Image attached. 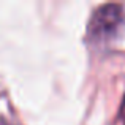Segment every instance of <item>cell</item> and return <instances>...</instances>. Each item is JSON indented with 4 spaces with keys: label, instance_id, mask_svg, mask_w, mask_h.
<instances>
[{
    "label": "cell",
    "instance_id": "cell-1",
    "mask_svg": "<svg viewBox=\"0 0 125 125\" xmlns=\"http://www.w3.org/2000/svg\"><path fill=\"white\" fill-rule=\"evenodd\" d=\"M124 21L125 16L122 6L104 5L95 11L90 21V27H89V35H90V38L98 41L113 40L119 33Z\"/></svg>",
    "mask_w": 125,
    "mask_h": 125
},
{
    "label": "cell",
    "instance_id": "cell-2",
    "mask_svg": "<svg viewBox=\"0 0 125 125\" xmlns=\"http://www.w3.org/2000/svg\"><path fill=\"white\" fill-rule=\"evenodd\" d=\"M120 117H122V122L125 125V95H124V100H122V106H120Z\"/></svg>",
    "mask_w": 125,
    "mask_h": 125
},
{
    "label": "cell",
    "instance_id": "cell-3",
    "mask_svg": "<svg viewBox=\"0 0 125 125\" xmlns=\"http://www.w3.org/2000/svg\"><path fill=\"white\" fill-rule=\"evenodd\" d=\"M0 125H10V124L6 122V119H3V117L0 116Z\"/></svg>",
    "mask_w": 125,
    "mask_h": 125
}]
</instances>
